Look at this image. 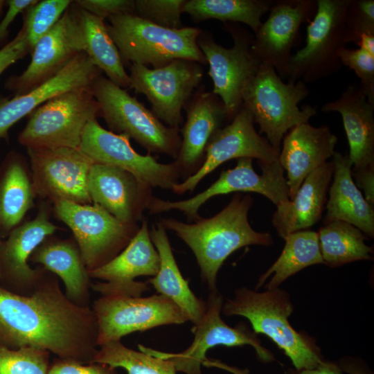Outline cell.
Returning a JSON list of instances; mask_svg holds the SVG:
<instances>
[{
	"label": "cell",
	"instance_id": "4fadbf2b",
	"mask_svg": "<svg viewBox=\"0 0 374 374\" xmlns=\"http://www.w3.org/2000/svg\"><path fill=\"white\" fill-rule=\"evenodd\" d=\"M206 303L205 314L202 320L194 326V340L186 350L179 353H170L153 350L141 344L138 346L139 350L152 356L172 361L177 371L185 374H202L201 366L207 362V351L218 345H250L254 348L260 361L265 363L275 361L273 353L262 346L257 334L244 323L232 328L224 322L220 316L223 297L217 290L210 292Z\"/></svg>",
	"mask_w": 374,
	"mask_h": 374
},
{
	"label": "cell",
	"instance_id": "ba28073f",
	"mask_svg": "<svg viewBox=\"0 0 374 374\" xmlns=\"http://www.w3.org/2000/svg\"><path fill=\"white\" fill-rule=\"evenodd\" d=\"M349 0H317V12L307 26L305 45L290 57L285 79L311 82L338 72L345 47V17Z\"/></svg>",
	"mask_w": 374,
	"mask_h": 374
},
{
	"label": "cell",
	"instance_id": "9a60e30c",
	"mask_svg": "<svg viewBox=\"0 0 374 374\" xmlns=\"http://www.w3.org/2000/svg\"><path fill=\"white\" fill-rule=\"evenodd\" d=\"M79 148L94 163L121 168L151 188L172 190L181 178L174 161L162 163L150 154L138 153L127 136L105 130L96 119L85 127Z\"/></svg>",
	"mask_w": 374,
	"mask_h": 374
},
{
	"label": "cell",
	"instance_id": "3957f363",
	"mask_svg": "<svg viewBox=\"0 0 374 374\" xmlns=\"http://www.w3.org/2000/svg\"><path fill=\"white\" fill-rule=\"evenodd\" d=\"M222 311L226 316L247 318L253 332L272 340L296 371L314 368L324 359L315 339L290 323L294 305L285 290L277 287L257 292L241 287L235 290L233 299L223 304Z\"/></svg>",
	"mask_w": 374,
	"mask_h": 374
},
{
	"label": "cell",
	"instance_id": "d590c367",
	"mask_svg": "<svg viewBox=\"0 0 374 374\" xmlns=\"http://www.w3.org/2000/svg\"><path fill=\"white\" fill-rule=\"evenodd\" d=\"M91 363L123 368L128 374H177L169 359L136 351L124 346L121 340L100 345Z\"/></svg>",
	"mask_w": 374,
	"mask_h": 374
},
{
	"label": "cell",
	"instance_id": "5bb4252c",
	"mask_svg": "<svg viewBox=\"0 0 374 374\" xmlns=\"http://www.w3.org/2000/svg\"><path fill=\"white\" fill-rule=\"evenodd\" d=\"M92 309L98 322V346L135 332L188 321L175 303L159 294L147 297L101 296Z\"/></svg>",
	"mask_w": 374,
	"mask_h": 374
},
{
	"label": "cell",
	"instance_id": "d6986e66",
	"mask_svg": "<svg viewBox=\"0 0 374 374\" xmlns=\"http://www.w3.org/2000/svg\"><path fill=\"white\" fill-rule=\"evenodd\" d=\"M317 0H276L265 22L254 33L251 50L261 64L285 79L294 46L300 43L301 25L312 19Z\"/></svg>",
	"mask_w": 374,
	"mask_h": 374
},
{
	"label": "cell",
	"instance_id": "603a6c76",
	"mask_svg": "<svg viewBox=\"0 0 374 374\" xmlns=\"http://www.w3.org/2000/svg\"><path fill=\"white\" fill-rule=\"evenodd\" d=\"M185 108L186 121L181 129L180 149L174 161L184 179L202 165L206 147L213 134L226 121H231L224 103L212 91L195 93Z\"/></svg>",
	"mask_w": 374,
	"mask_h": 374
},
{
	"label": "cell",
	"instance_id": "8992f818",
	"mask_svg": "<svg viewBox=\"0 0 374 374\" xmlns=\"http://www.w3.org/2000/svg\"><path fill=\"white\" fill-rule=\"evenodd\" d=\"M91 90L99 105V116L112 131L133 139L149 152L177 157L181 142L179 129L164 125L125 89L102 75L94 80Z\"/></svg>",
	"mask_w": 374,
	"mask_h": 374
},
{
	"label": "cell",
	"instance_id": "f907efd6",
	"mask_svg": "<svg viewBox=\"0 0 374 374\" xmlns=\"http://www.w3.org/2000/svg\"><path fill=\"white\" fill-rule=\"evenodd\" d=\"M4 4H5V1H2V0H0V16L3 12V6H4Z\"/></svg>",
	"mask_w": 374,
	"mask_h": 374
},
{
	"label": "cell",
	"instance_id": "7bdbcfd3",
	"mask_svg": "<svg viewBox=\"0 0 374 374\" xmlns=\"http://www.w3.org/2000/svg\"><path fill=\"white\" fill-rule=\"evenodd\" d=\"M48 374H118L116 368L99 363L82 364L59 359L50 366Z\"/></svg>",
	"mask_w": 374,
	"mask_h": 374
},
{
	"label": "cell",
	"instance_id": "4316f807",
	"mask_svg": "<svg viewBox=\"0 0 374 374\" xmlns=\"http://www.w3.org/2000/svg\"><path fill=\"white\" fill-rule=\"evenodd\" d=\"M332 175V161H327L305 177L292 199L276 206L271 222L281 238L321 220Z\"/></svg>",
	"mask_w": 374,
	"mask_h": 374
},
{
	"label": "cell",
	"instance_id": "ab89813d",
	"mask_svg": "<svg viewBox=\"0 0 374 374\" xmlns=\"http://www.w3.org/2000/svg\"><path fill=\"white\" fill-rule=\"evenodd\" d=\"M374 35V1L349 0L345 17V42L358 45L363 35Z\"/></svg>",
	"mask_w": 374,
	"mask_h": 374
},
{
	"label": "cell",
	"instance_id": "e0dca14e",
	"mask_svg": "<svg viewBox=\"0 0 374 374\" xmlns=\"http://www.w3.org/2000/svg\"><path fill=\"white\" fill-rule=\"evenodd\" d=\"M278 154L267 139L256 130L251 114L242 105L230 123L211 137L200 168L175 184L172 190L179 195L193 191L202 179L227 161L247 157L270 163L278 160Z\"/></svg>",
	"mask_w": 374,
	"mask_h": 374
},
{
	"label": "cell",
	"instance_id": "b9f144b4",
	"mask_svg": "<svg viewBox=\"0 0 374 374\" xmlns=\"http://www.w3.org/2000/svg\"><path fill=\"white\" fill-rule=\"evenodd\" d=\"M74 2L103 20L121 14L134 13V0H76Z\"/></svg>",
	"mask_w": 374,
	"mask_h": 374
},
{
	"label": "cell",
	"instance_id": "ee69618b",
	"mask_svg": "<svg viewBox=\"0 0 374 374\" xmlns=\"http://www.w3.org/2000/svg\"><path fill=\"white\" fill-rule=\"evenodd\" d=\"M28 53H30V48L27 35L21 28L12 41L0 48V75Z\"/></svg>",
	"mask_w": 374,
	"mask_h": 374
},
{
	"label": "cell",
	"instance_id": "7402d4cb",
	"mask_svg": "<svg viewBox=\"0 0 374 374\" xmlns=\"http://www.w3.org/2000/svg\"><path fill=\"white\" fill-rule=\"evenodd\" d=\"M57 227L50 221L47 210L41 208L32 220L14 228L6 241L0 246L1 278H6L15 287V292L30 295L48 271L32 268L29 260L34 251Z\"/></svg>",
	"mask_w": 374,
	"mask_h": 374
},
{
	"label": "cell",
	"instance_id": "f35d334b",
	"mask_svg": "<svg viewBox=\"0 0 374 374\" xmlns=\"http://www.w3.org/2000/svg\"><path fill=\"white\" fill-rule=\"evenodd\" d=\"M184 2L185 0H135L134 14L163 28H181Z\"/></svg>",
	"mask_w": 374,
	"mask_h": 374
},
{
	"label": "cell",
	"instance_id": "ac0fdd59",
	"mask_svg": "<svg viewBox=\"0 0 374 374\" xmlns=\"http://www.w3.org/2000/svg\"><path fill=\"white\" fill-rule=\"evenodd\" d=\"M82 52L84 42L81 29L70 6L37 42L28 67L20 75L10 78L6 87L15 96L29 92L55 76Z\"/></svg>",
	"mask_w": 374,
	"mask_h": 374
},
{
	"label": "cell",
	"instance_id": "74e56055",
	"mask_svg": "<svg viewBox=\"0 0 374 374\" xmlns=\"http://www.w3.org/2000/svg\"><path fill=\"white\" fill-rule=\"evenodd\" d=\"M49 354L34 347L10 348L0 344V374H48Z\"/></svg>",
	"mask_w": 374,
	"mask_h": 374
},
{
	"label": "cell",
	"instance_id": "484cf974",
	"mask_svg": "<svg viewBox=\"0 0 374 374\" xmlns=\"http://www.w3.org/2000/svg\"><path fill=\"white\" fill-rule=\"evenodd\" d=\"M321 110L341 116L351 171L374 168V105L368 101L359 85H348L339 98L325 103Z\"/></svg>",
	"mask_w": 374,
	"mask_h": 374
},
{
	"label": "cell",
	"instance_id": "d6a6232c",
	"mask_svg": "<svg viewBox=\"0 0 374 374\" xmlns=\"http://www.w3.org/2000/svg\"><path fill=\"white\" fill-rule=\"evenodd\" d=\"M34 190L26 165L17 155L9 159L0 179V226L11 231L33 204Z\"/></svg>",
	"mask_w": 374,
	"mask_h": 374
},
{
	"label": "cell",
	"instance_id": "8fae6325",
	"mask_svg": "<svg viewBox=\"0 0 374 374\" xmlns=\"http://www.w3.org/2000/svg\"><path fill=\"white\" fill-rule=\"evenodd\" d=\"M233 45L225 48L215 42L208 33H202L197 45L209 66L212 92L224 103L231 121L242 107V93L246 83L257 72L260 62L251 50L253 35L237 23H224Z\"/></svg>",
	"mask_w": 374,
	"mask_h": 374
},
{
	"label": "cell",
	"instance_id": "60d3db41",
	"mask_svg": "<svg viewBox=\"0 0 374 374\" xmlns=\"http://www.w3.org/2000/svg\"><path fill=\"white\" fill-rule=\"evenodd\" d=\"M339 58L341 65L353 70L360 80L359 84L368 101L374 105V55L358 49L346 46L341 49Z\"/></svg>",
	"mask_w": 374,
	"mask_h": 374
},
{
	"label": "cell",
	"instance_id": "1f68e13d",
	"mask_svg": "<svg viewBox=\"0 0 374 374\" xmlns=\"http://www.w3.org/2000/svg\"><path fill=\"white\" fill-rule=\"evenodd\" d=\"M283 249L273 265L262 274L256 290L265 285L266 290L278 287L287 278L303 269L317 264H323L317 232L303 230L292 233L285 238Z\"/></svg>",
	"mask_w": 374,
	"mask_h": 374
},
{
	"label": "cell",
	"instance_id": "7c38bea8",
	"mask_svg": "<svg viewBox=\"0 0 374 374\" xmlns=\"http://www.w3.org/2000/svg\"><path fill=\"white\" fill-rule=\"evenodd\" d=\"M262 173L253 169L252 159L240 158L236 166L221 172L219 178L204 191L181 201H167L153 197L148 210L157 214L170 210L182 211L189 219L196 220L199 208L207 200L231 193H256L268 198L276 206L290 200L289 188L284 170L278 159L270 163L258 161Z\"/></svg>",
	"mask_w": 374,
	"mask_h": 374
},
{
	"label": "cell",
	"instance_id": "44dd1931",
	"mask_svg": "<svg viewBox=\"0 0 374 374\" xmlns=\"http://www.w3.org/2000/svg\"><path fill=\"white\" fill-rule=\"evenodd\" d=\"M91 202L120 221L136 224L152 199V188L118 167L93 163L88 178Z\"/></svg>",
	"mask_w": 374,
	"mask_h": 374
},
{
	"label": "cell",
	"instance_id": "9c48e42d",
	"mask_svg": "<svg viewBox=\"0 0 374 374\" xmlns=\"http://www.w3.org/2000/svg\"><path fill=\"white\" fill-rule=\"evenodd\" d=\"M54 203L57 217L73 233L84 264L90 271L116 257L140 226L125 223L96 204L60 200Z\"/></svg>",
	"mask_w": 374,
	"mask_h": 374
},
{
	"label": "cell",
	"instance_id": "2e32d148",
	"mask_svg": "<svg viewBox=\"0 0 374 374\" xmlns=\"http://www.w3.org/2000/svg\"><path fill=\"white\" fill-rule=\"evenodd\" d=\"M35 194L53 202L92 204L88 178L93 161L80 148H28Z\"/></svg>",
	"mask_w": 374,
	"mask_h": 374
},
{
	"label": "cell",
	"instance_id": "7dc6e473",
	"mask_svg": "<svg viewBox=\"0 0 374 374\" xmlns=\"http://www.w3.org/2000/svg\"><path fill=\"white\" fill-rule=\"evenodd\" d=\"M287 374H343L338 363L323 359L317 367L296 371L289 368Z\"/></svg>",
	"mask_w": 374,
	"mask_h": 374
},
{
	"label": "cell",
	"instance_id": "83f0119b",
	"mask_svg": "<svg viewBox=\"0 0 374 374\" xmlns=\"http://www.w3.org/2000/svg\"><path fill=\"white\" fill-rule=\"evenodd\" d=\"M333 181L329 187L323 223L340 220L358 228L366 236H374V206L370 204L352 177V163L348 154L335 152Z\"/></svg>",
	"mask_w": 374,
	"mask_h": 374
},
{
	"label": "cell",
	"instance_id": "cb8c5ba5",
	"mask_svg": "<svg viewBox=\"0 0 374 374\" xmlns=\"http://www.w3.org/2000/svg\"><path fill=\"white\" fill-rule=\"evenodd\" d=\"M337 137L326 126L298 125L288 131L281 143L278 161L287 172L290 199L305 177L332 157Z\"/></svg>",
	"mask_w": 374,
	"mask_h": 374
},
{
	"label": "cell",
	"instance_id": "c3c4849f",
	"mask_svg": "<svg viewBox=\"0 0 374 374\" xmlns=\"http://www.w3.org/2000/svg\"><path fill=\"white\" fill-rule=\"evenodd\" d=\"M343 372L348 374H373V372L361 359L345 357L338 363Z\"/></svg>",
	"mask_w": 374,
	"mask_h": 374
},
{
	"label": "cell",
	"instance_id": "277c9868",
	"mask_svg": "<svg viewBox=\"0 0 374 374\" xmlns=\"http://www.w3.org/2000/svg\"><path fill=\"white\" fill-rule=\"evenodd\" d=\"M109 20L107 30L123 64H139L152 69L177 59L207 64L197 45L202 31L198 28H163L130 13L112 16Z\"/></svg>",
	"mask_w": 374,
	"mask_h": 374
},
{
	"label": "cell",
	"instance_id": "52a82bcc",
	"mask_svg": "<svg viewBox=\"0 0 374 374\" xmlns=\"http://www.w3.org/2000/svg\"><path fill=\"white\" fill-rule=\"evenodd\" d=\"M100 107L91 87L61 93L29 114L19 142L26 148L80 147L89 122L99 116Z\"/></svg>",
	"mask_w": 374,
	"mask_h": 374
},
{
	"label": "cell",
	"instance_id": "f1b7e54d",
	"mask_svg": "<svg viewBox=\"0 0 374 374\" xmlns=\"http://www.w3.org/2000/svg\"><path fill=\"white\" fill-rule=\"evenodd\" d=\"M29 262L39 263L57 276L71 302L82 307L89 306L91 278L76 243L48 237L34 251Z\"/></svg>",
	"mask_w": 374,
	"mask_h": 374
},
{
	"label": "cell",
	"instance_id": "5b68a950",
	"mask_svg": "<svg viewBox=\"0 0 374 374\" xmlns=\"http://www.w3.org/2000/svg\"><path fill=\"white\" fill-rule=\"evenodd\" d=\"M309 94L301 80L285 83L274 68L260 64L256 73L246 83L242 93V105L251 114L258 133L280 152L285 135L292 127L317 114L314 107L305 105L301 109L298 104Z\"/></svg>",
	"mask_w": 374,
	"mask_h": 374
},
{
	"label": "cell",
	"instance_id": "ffe728a7",
	"mask_svg": "<svg viewBox=\"0 0 374 374\" xmlns=\"http://www.w3.org/2000/svg\"><path fill=\"white\" fill-rule=\"evenodd\" d=\"M160 258L150 237L147 220H143L139 231L126 247L106 264L89 271L91 278L100 279L91 285L102 296L139 297L150 290L147 282L135 278L154 276L159 269Z\"/></svg>",
	"mask_w": 374,
	"mask_h": 374
},
{
	"label": "cell",
	"instance_id": "bcb514c9",
	"mask_svg": "<svg viewBox=\"0 0 374 374\" xmlns=\"http://www.w3.org/2000/svg\"><path fill=\"white\" fill-rule=\"evenodd\" d=\"M351 175L356 186L363 190L364 198L374 206V168L351 171Z\"/></svg>",
	"mask_w": 374,
	"mask_h": 374
},
{
	"label": "cell",
	"instance_id": "d4e9b609",
	"mask_svg": "<svg viewBox=\"0 0 374 374\" xmlns=\"http://www.w3.org/2000/svg\"><path fill=\"white\" fill-rule=\"evenodd\" d=\"M102 73L84 52L76 57L55 76L22 95L0 101V138H6L10 128L48 100L71 90L91 87Z\"/></svg>",
	"mask_w": 374,
	"mask_h": 374
},
{
	"label": "cell",
	"instance_id": "836d02e7",
	"mask_svg": "<svg viewBox=\"0 0 374 374\" xmlns=\"http://www.w3.org/2000/svg\"><path fill=\"white\" fill-rule=\"evenodd\" d=\"M317 233L323 264L329 267L372 259L373 248L364 242L366 235L351 224L332 221L321 227Z\"/></svg>",
	"mask_w": 374,
	"mask_h": 374
},
{
	"label": "cell",
	"instance_id": "816d5d0a",
	"mask_svg": "<svg viewBox=\"0 0 374 374\" xmlns=\"http://www.w3.org/2000/svg\"><path fill=\"white\" fill-rule=\"evenodd\" d=\"M0 246H1V243H0ZM1 278V265H0V278Z\"/></svg>",
	"mask_w": 374,
	"mask_h": 374
},
{
	"label": "cell",
	"instance_id": "f6af8a7d",
	"mask_svg": "<svg viewBox=\"0 0 374 374\" xmlns=\"http://www.w3.org/2000/svg\"><path fill=\"white\" fill-rule=\"evenodd\" d=\"M38 0H9L6 3L8 10L0 21V45L6 39L8 34V28L16 17Z\"/></svg>",
	"mask_w": 374,
	"mask_h": 374
},
{
	"label": "cell",
	"instance_id": "4dcf8cb0",
	"mask_svg": "<svg viewBox=\"0 0 374 374\" xmlns=\"http://www.w3.org/2000/svg\"><path fill=\"white\" fill-rule=\"evenodd\" d=\"M71 6L81 29L84 52L109 80L123 89L129 88V74L104 20L80 8L73 1Z\"/></svg>",
	"mask_w": 374,
	"mask_h": 374
},
{
	"label": "cell",
	"instance_id": "7a4b0ae2",
	"mask_svg": "<svg viewBox=\"0 0 374 374\" xmlns=\"http://www.w3.org/2000/svg\"><path fill=\"white\" fill-rule=\"evenodd\" d=\"M253 202L249 195L236 193L213 217H200L190 224L173 218L161 220L166 229L175 232L192 250L210 292L217 290V272L232 253L248 245L268 247L273 244L270 233L255 231L249 222L248 213Z\"/></svg>",
	"mask_w": 374,
	"mask_h": 374
},
{
	"label": "cell",
	"instance_id": "f546056e",
	"mask_svg": "<svg viewBox=\"0 0 374 374\" xmlns=\"http://www.w3.org/2000/svg\"><path fill=\"white\" fill-rule=\"evenodd\" d=\"M151 240L160 258L157 274L148 279L159 294L175 303L194 326L203 319L206 303L198 299L190 289L177 265L167 235L166 229L161 222L152 226Z\"/></svg>",
	"mask_w": 374,
	"mask_h": 374
},
{
	"label": "cell",
	"instance_id": "8d00e7d4",
	"mask_svg": "<svg viewBox=\"0 0 374 374\" xmlns=\"http://www.w3.org/2000/svg\"><path fill=\"white\" fill-rule=\"evenodd\" d=\"M71 0H42L27 8L23 12L24 29L30 53L35 44L58 21L71 6Z\"/></svg>",
	"mask_w": 374,
	"mask_h": 374
},
{
	"label": "cell",
	"instance_id": "e575fe53",
	"mask_svg": "<svg viewBox=\"0 0 374 374\" xmlns=\"http://www.w3.org/2000/svg\"><path fill=\"white\" fill-rule=\"evenodd\" d=\"M273 2L274 0H185L182 12L195 22L217 19L224 23H242L255 33Z\"/></svg>",
	"mask_w": 374,
	"mask_h": 374
},
{
	"label": "cell",
	"instance_id": "30bf717a",
	"mask_svg": "<svg viewBox=\"0 0 374 374\" xmlns=\"http://www.w3.org/2000/svg\"><path fill=\"white\" fill-rule=\"evenodd\" d=\"M129 78V88L147 98L157 118L166 126L179 130L182 109L199 86L203 69L198 62L185 59L155 69L132 64Z\"/></svg>",
	"mask_w": 374,
	"mask_h": 374
},
{
	"label": "cell",
	"instance_id": "6da1fadb",
	"mask_svg": "<svg viewBox=\"0 0 374 374\" xmlns=\"http://www.w3.org/2000/svg\"><path fill=\"white\" fill-rule=\"evenodd\" d=\"M98 326L89 306L71 302L47 272L30 295L0 286V344L34 347L59 359L91 363L98 350Z\"/></svg>",
	"mask_w": 374,
	"mask_h": 374
},
{
	"label": "cell",
	"instance_id": "681fc988",
	"mask_svg": "<svg viewBox=\"0 0 374 374\" xmlns=\"http://www.w3.org/2000/svg\"><path fill=\"white\" fill-rule=\"evenodd\" d=\"M358 46L359 48L374 55V35H363L360 38Z\"/></svg>",
	"mask_w": 374,
	"mask_h": 374
}]
</instances>
